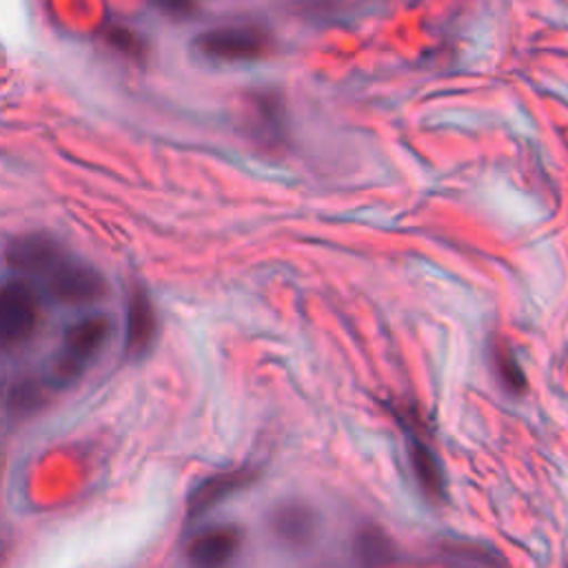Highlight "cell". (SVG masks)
<instances>
[{
  "label": "cell",
  "instance_id": "1",
  "mask_svg": "<svg viewBox=\"0 0 568 568\" xmlns=\"http://www.w3.org/2000/svg\"><path fill=\"white\" fill-rule=\"evenodd\" d=\"M113 335V320L104 313H93L75 320L62 337V348L58 353L53 375L60 384L75 382L87 366L102 353Z\"/></svg>",
  "mask_w": 568,
  "mask_h": 568
},
{
  "label": "cell",
  "instance_id": "2",
  "mask_svg": "<svg viewBox=\"0 0 568 568\" xmlns=\"http://www.w3.org/2000/svg\"><path fill=\"white\" fill-rule=\"evenodd\" d=\"M40 324V293L33 282L13 277L0 284V348L27 344Z\"/></svg>",
  "mask_w": 568,
  "mask_h": 568
},
{
  "label": "cell",
  "instance_id": "3",
  "mask_svg": "<svg viewBox=\"0 0 568 568\" xmlns=\"http://www.w3.org/2000/svg\"><path fill=\"white\" fill-rule=\"evenodd\" d=\"M38 284L53 302L67 306L93 304L109 291L106 280L98 268L69 253Z\"/></svg>",
  "mask_w": 568,
  "mask_h": 568
},
{
  "label": "cell",
  "instance_id": "4",
  "mask_svg": "<svg viewBox=\"0 0 568 568\" xmlns=\"http://www.w3.org/2000/svg\"><path fill=\"white\" fill-rule=\"evenodd\" d=\"M193 47L215 62H251L268 53L271 36L257 24H224L202 31Z\"/></svg>",
  "mask_w": 568,
  "mask_h": 568
},
{
  "label": "cell",
  "instance_id": "5",
  "mask_svg": "<svg viewBox=\"0 0 568 568\" xmlns=\"http://www.w3.org/2000/svg\"><path fill=\"white\" fill-rule=\"evenodd\" d=\"M64 255L67 248L44 233L18 235L7 244L4 251L9 268L29 282H40Z\"/></svg>",
  "mask_w": 568,
  "mask_h": 568
},
{
  "label": "cell",
  "instance_id": "6",
  "mask_svg": "<svg viewBox=\"0 0 568 568\" xmlns=\"http://www.w3.org/2000/svg\"><path fill=\"white\" fill-rule=\"evenodd\" d=\"M158 311L144 286L131 288L126 297V320H124V353L131 359L146 357L158 342Z\"/></svg>",
  "mask_w": 568,
  "mask_h": 568
},
{
  "label": "cell",
  "instance_id": "7",
  "mask_svg": "<svg viewBox=\"0 0 568 568\" xmlns=\"http://www.w3.org/2000/svg\"><path fill=\"white\" fill-rule=\"evenodd\" d=\"M242 548V530L235 524L202 528L186 548L191 568H226Z\"/></svg>",
  "mask_w": 568,
  "mask_h": 568
},
{
  "label": "cell",
  "instance_id": "8",
  "mask_svg": "<svg viewBox=\"0 0 568 568\" xmlns=\"http://www.w3.org/2000/svg\"><path fill=\"white\" fill-rule=\"evenodd\" d=\"M251 481H253V473L248 468H235V470L217 473L202 479L189 495V504H186L189 517H200L209 513L211 508H215L217 504H222L224 499H229L233 493L242 490Z\"/></svg>",
  "mask_w": 568,
  "mask_h": 568
},
{
  "label": "cell",
  "instance_id": "9",
  "mask_svg": "<svg viewBox=\"0 0 568 568\" xmlns=\"http://www.w3.org/2000/svg\"><path fill=\"white\" fill-rule=\"evenodd\" d=\"M271 528L288 546H304L317 530V513L302 501H286L271 515Z\"/></svg>",
  "mask_w": 568,
  "mask_h": 568
},
{
  "label": "cell",
  "instance_id": "10",
  "mask_svg": "<svg viewBox=\"0 0 568 568\" xmlns=\"http://www.w3.org/2000/svg\"><path fill=\"white\" fill-rule=\"evenodd\" d=\"M248 129L251 135L266 146H277L284 138V109L277 95L255 93L248 102Z\"/></svg>",
  "mask_w": 568,
  "mask_h": 568
},
{
  "label": "cell",
  "instance_id": "11",
  "mask_svg": "<svg viewBox=\"0 0 568 568\" xmlns=\"http://www.w3.org/2000/svg\"><path fill=\"white\" fill-rule=\"evenodd\" d=\"M355 555L362 568H386L393 559V544L379 528H366L357 535Z\"/></svg>",
  "mask_w": 568,
  "mask_h": 568
},
{
  "label": "cell",
  "instance_id": "12",
  "mask_svg": "<svg viewBox=\"0 0 568 568\" xmlns=\"http://www.w3.org/2000/svg\"><path fill=\"white\" fill-rule=\"evenodd\" d=\"M410 459H413V468H415V475L419 479V484L428 490V493H442V470H439V464L435 459V455L422 444V442H415L413 444V453H410Z\"/></svg>",
  "mask_w": 568,
  "mask_h": 568
},
{
  "label": "cell",
  "instance_id": "13",
  "mask_svg": "<svg viewBox=\"0 0 568 568\" xmlns=\"http://www.w3.org/2000/svg\"><path fill=\"white\" fill-rule=\"evenodd\" d=\"M104 42L129 60H142L144 51H146L144 40L133 29H129L124 24L104 27Z\"/></svg>",
  "mask_w": 568,
  "mask_h": 568
},
{
  "label": "cell",
  "instance_id": "14",
  "mask_svg": "<svg viewBox=\"0 0 568 568\" xmlns=\"http://www.w3.org/2000/svg\"><path fill=\"white\" fill-rule=\"evenodd\" d=\"M495 362H497V371H499L504 384L510 386L513 390H519L524 386V373H521L517 359L513 357V353L508 348H499L495 353Z\"/></svg>",
  "mask_w": 568,
  "mask_h": 568
},
{
  "label": "cell",
  "instance_id": "15",
  "mask_svg": "<svg viewBox=\"0 0 568 568\" xmlns=\"http://www.w3.org/2000/svg\"><path fill=\"white\" fill-rule=\"evenodd\" d=\"M153 7L175 20H184V18H193L197 13V0H151Z\"/></svg>",
  "mask_w": 568,
  "mask_h": 568
}]
</instances>
